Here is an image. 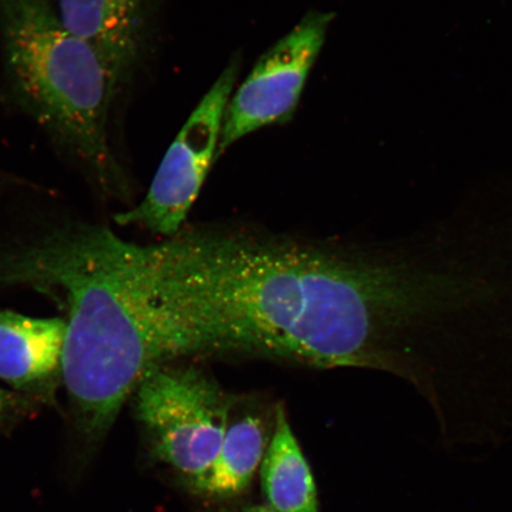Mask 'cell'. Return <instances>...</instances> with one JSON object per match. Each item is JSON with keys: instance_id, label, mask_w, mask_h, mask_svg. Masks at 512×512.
<instances>
[{"instance_id": "30bf717a", "label": "cell", "mask_w": 512, "mask_h": 512, "mask_svg": "<svg viewBox=\"0 0 512 512\" xmlns=\"http://www.w3.org/2000/svg\"><path fill=\"white\" fill-rule=\"evenodd\" d=\"M268 507L277 512H320L315 477L292 431L286 409L275 406L270 446L260 466Z\"/></svg>"}, {"instance_id": "ba28073f", "label": "cell", "mask_w": 512, "mask_h": 512, "mask_svg": "<svg viewBox=\"0 0 512 512\" xmlns=\"http://www.w3.org/2000/svg\"><path fill=\"white\" fill-rule=\"evenodd\" d=\"M66 325L0 311V380L21 392L48 395L62 380Z\"/></svg>"}, {"instance_id": "7a4b0ae2", "label": "cell", "mask_w": 512, "mask_h": 512, "mask_svg": "<svg viewBox=\"0 0 512 512\" xmlns=\"http://www.w3.org/2000/svg\"><path fill=\"white\" fill-rule=\"evenodd\" d=\"M215 355L384 371L382 241L324 245L203 229Z\"/></svg>"}, {"instance_id": "8992f818", "label": "cell", "mask_w": 512, "mask_h": 512, "mask_svg": "<svg viewBox=\"0 0 512 512\" xmlns=\"http://www.w3.org/2000/svg\"><path fill=\"white\" fill-rule=\"evenodd\" d=\"M331 23L330 12H310L260 57L229 100L220 152L261 128L293 117Z\"/></svg>"}, {"instance_id": "3957f363", "label": "cell", "mask_w": 512, "mask_h": 512, "mask_svg": "<svg viewBox=\"0 0 512 512\" xmlns=\"http://www.w3.org/2000/svg\"><path fill=\"white\" fill-rule=\"evenodd\" d=\"M0 44L19 106L102 189H123L110 139L119 92L91 44L68 29L53 0H0Z\"/></svg>"}, {"instance_id": "277c9868", "label": "cell", "mask_w": 512, "mask_h": 512, "mask_svg": "<svg viewBox=\"0 0 512 512\" xmlns=\"http://www.w3.org/2000/svg\"><path fill=\"white\" fill-rule=\"evenodd\" d=\"M133 399L151 457L194 489L219 456L236 398L202 370L172 362L147 374Z\"/></svg>"}, {"instance_id": "8fae6325", "label": "cell", "mask_w": 512, "mask_h": 512, "mask_svg": "<svg viewBox=\"0 0 512 512\" xmlns=\"http://www.w3.org/2000/svg\"><path fill=\"white\" fill-rule=\"evenodd\" d=\"M23 399L21 395L0 389V420L11 418L27 407Z\"/></svg>"}, {"instance_id": "52a82bcc", "label": "cell", "mask_w": 512, "mask_h": 512, "mask_svg": "<svg viewBox=\"0 0 512 512\" xmlns=\"http://www.w3.org/2000/svg\"><path fill=\"white\" fill-rule=\"evenodd\" d=\"M153 0H56L64 24L94 48L118 92L142 55Z\"/></svg>"}, {"instance_id": "7c38bea8", "label": "cell", "mask_w": 512, "mask_h": 512, "mask_svg": "<svg viewBox=\"0 0 512 512\" xmlns=\"http://www.w3.org/2000/svg\"><path fill=\"white\" fill-rule=\"evenodd\" d=\"M246 512H277L270 507H254Z\"/></svg>"}, {"instance_id": "9c48e42d", "label": "cell", "mask_w": 512, "mask_h": 512, "mask_svg": "<svg viewBox=\"0 0 512 512\" xmlns=\"http://www.w3.org/2000/svg\"><path fill=\"white\" fill-rule=\"evenodd\" d=\"M274 421L275 407L270 411L236 398L219 456L192 490L215 501H229L245 494L270 446Z\"/></svg>"}, {"instance_id": "6da1fadb", "label": "cell", "mask_w": 512, "mask_h": 512, "mask_svg": "<svg viewBox=\"0 0 512 512\" xmlns=\"http://www.w3.org/2000/svg\"><path fill=\"white\" fill-rule=\"evenodd\" d=\"M0 284L34 288L66 313L62 381L87 446L152 370L203 355L185 233L142 246L106 227L63 228L0 255Z\"/></svg>"}, {"instance_id": "5b68a950", "label": "cell", "mask_w": 512, "mask_h": 512, "mask_svg": "<svg viewBox=\"0 0 512 512\" xmlns=\"http://www.w3.org/2000/svg\"><path fill=\"white\" fill-rule=\"evenodd\" d=\"M238 75L236 63L223 70L169 147L144 200L115 216L121 226L134 224L168 238L181 233L220 147Z\"/></svg>"}]
</instances>
